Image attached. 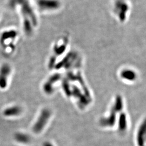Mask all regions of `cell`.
Wrapping results in <instances>:
<instances>
[{"instance_id":"cell-1","label":"cell","mask_w":146,"mask_h":146,"mask_svg":"<svg viewBox=\"0 0 146 146\" xmlns=\"http://www.w3.org/2000/svg\"><path fill=\"white\" fill-rule=\"evenodd\" d=\"M37 5L43 10H53L60 7V2L58 0H38Z\"/></svg>"},{"instance_id":"cell-2","label":"cell","mask_w":146,"mask_h":146,"mask_svg":"<svg viewBox=\"0 0 146 146\" xmlns=\"http://www.w3.org/2000/svg\"><path fill=\"white\" fill-rule=\"evenodd\" d=\"M10 71V67L7 64H3L0 69V87L5 88L7 86V77Z\"/></svg>"},{"instance_id":"cell-3","label":"cell","mask_w":146,"mask_h":146,"mask_svg":"<svg viewBox=\"0 0 146 146\" xmlns=\"http://www.w3.org/2000/svg\"><path fill=\"white\" fill-rule=\"evenodd\" d=\"M18 111V109L15 107L10 108L9 109H7L4 111V114L6 116H12L15 115Z\"/></svg>"}]
</instances>
